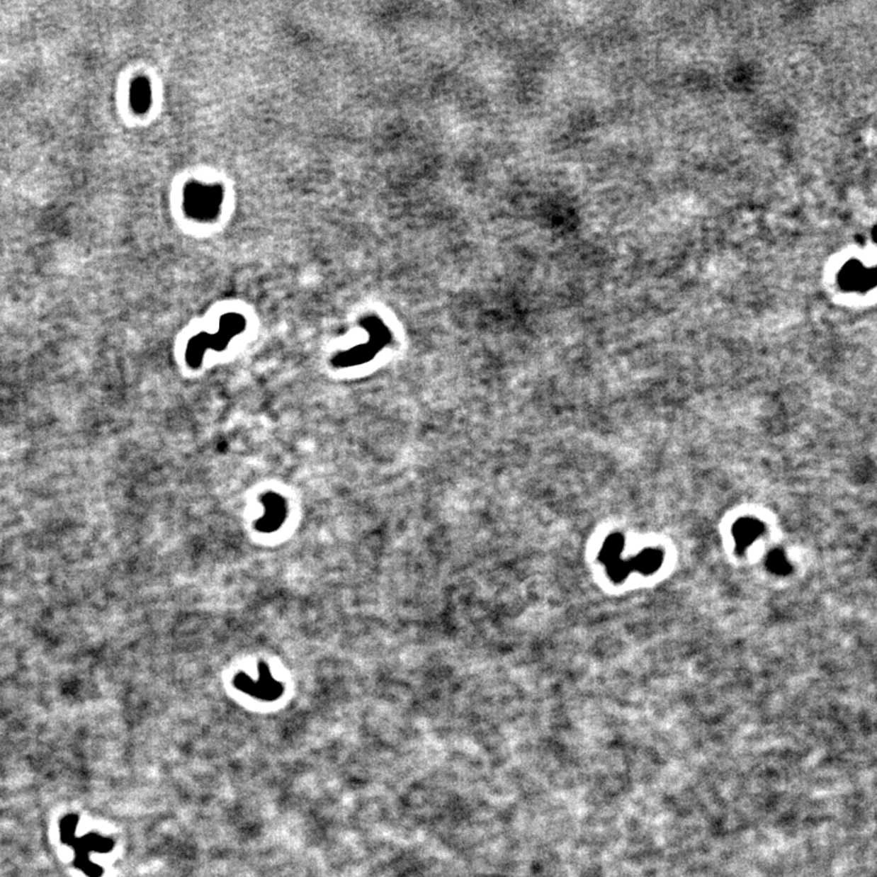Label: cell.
I'll list each match as a JSON object with an SVG mask.
<instances>
[{
    "label": "cell",
    "mask_w": 877,
    "mask_h": 877,
    "mask_svg": "<svg viewBox=\"0 0 877 877\" xmlns=\"http://www.w3.org/2000/svg\"><path fill=\"white\" fill-rule=\"evenodd\" d=\"M245 328H247V321L242 315L228 313V315L222 316L218 333L213 335L203 333V334L196 335V338L191 340L187 349L188 365L191 366V368H198L203 360L205 350L226 349L230 340L235 335L240 334Z\"/></svg>",
    "instance_id": "cell-1"
},
{
    "label": "cell",
    "mask_w": 877,
    "mask_h": 877,
    "mask_svg": "<svg viewBox=\"0 0 877 877\" xmlns=\"http://www.w3.org/2000/svg\"><path fill=\"white\" fill-rule=\"evenodd\" d=\"M223 203V189L218 184L193 182L184 189V211L198 221H211L217 217Z\"/></svg>",
    "instance_id": "cell-2"
},
{
    "label": "cell",
    "mask_w": 877,
    "mask_h": 877,
    "mask_svg": "<svg viewBox=\"0 0 877 877\" xmlns=\"http://www.w3.org/2000/svg\"><path fill=\"white\" fill-rule=\"evenodd\" d=\"M233 682L238 690L262 701H276L284 692V686L271 675L268 667L264 662L259 664V679L256 681H254L247 674L240 673L235 677Z\"/></svg>",
    "instance_id": "cell-3"
},
{
    "label": "cell",
    "mask_w": 877,
    "mask_h": 877,
    "mask_svg": "<svg viewBox=\"0 0 877 877\" xmlns=\"http://www.w3.org/2000/svg\"><path fill=\"white\" fill-rule=\"evenodd\" d=\"M70 846L74 847L76 856V866L81 868L83 873H87L88 876L100 877L103 873V868L99 865L94 864L89 859V856L93 851L98 853H106L113 849V842L110 838L101 837L99 834H91L83 837H74V841L70 843Z\"/></svg>",
    "instance_id": "cell-4"
},
{
    "label": "cell",
    "mask_w": 877,
    "mask_h": 877,
    "mask_svg": "<svg viewBox=\"0 0 877 877\" xmlns=\"http://www.w3.org/2000/svg\"><path fill=\"white\" fill-rule=\"evenodd\" d=\"M838 282L847 290H866L875 283V269L851 259L839 269Z\"/></svg>",
    "instance_id": "cell-5"
},
{
    "label": "cell",
    "mask_w": 877,
    "mask_h": 877,
    "mask_svg": "<svg viewBox=\"0 0 877 877\" xmlns=\"http://www.w3.org/2000/svg\"><path fill=\"white\" fill-rule=\"evenodd\" d=\"M262 504L265 506V514L257 521L256 529L262 533H272L278 530L287 517V504L285 499L278 494H266L262 496Z\"/></svg>",
    "instance_id": "cell-6"
},
{
    "label": "cell",
    "mask_w": 877,
    "mask_h": 877,
    "mask_svg": "<svg viewBox=\"0 0 877 877\" xmlns=\"http://www.w3.org/2000/svg\"><path fill=\"white\" fill-rule=\"evenodd\" d=\"M130 106L137 113H145L152 104V87L149 79L138 77L130 84Z\"/></svg>",
    "instance_id": "cell-7"
},
{
    "label": "cell",
    "mask_w": 877,
    "mask_h": 877,
    "mask_svg": "<svg viewBox=\"0 0 877 877\" xmlns=\"http://www.w3.org/2000/svg\"><path fill=\"white\" fill-rule=\"evenodd\" d=\"M79 817L77 815H69L64 820L61 821V839L66 844H70L74 838V831L79 824Z\"/></svg>",
    "instance_id": "cell-8"
}]
</instances>
